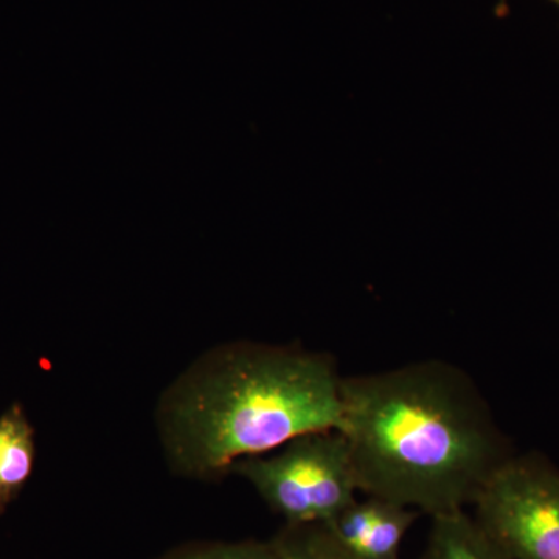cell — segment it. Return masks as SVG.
I'll list each match as a JSON object with an SVG mask.
<instances>
[{
    "label": "cell",
    "mask_w": 559,
    "mask_h": 559,
    "mask_svg": "<svg viewBox=\"0 0 559 559\" xmlns=\"http://www.w3.org/2000/svg\"><path fill=\"white\" fill-rule=\"evenodd\" d=\"M342 404L359 491L430 518L473 506L514 455L477 385L444 360L342 378Z\"/></svg>",
    "instance_id": "6da1fadb"
},
{
    "label": "cell",
    "mask_w": 559,
    "mask_h": 559,
    "mask_svg": "<svg viewBox=\"0 0 559 559\" xmlns=\"http://www.w3.org/2000/svg\"><path fill=\"white\" fill-rule=\"evenodd\" d=\"M342 425V377L333 358L272 345L215 349L160 404L168 457L197 477L226 474L238 460Z\"/></svg>",
    "instance_id": "7a4b0ae2"
},
{
    "label": "cell",
    "mask_w": 559,
    "mask_h": 559,
    "mask_svg": "<svg viewBox=\"0 0 559 559\" xmlns=\"http://www.w3.org/2000/svg\"><path fill=\"white\" fill-rule=\"evenodd\" d=\"M238 474L286 525L326 524L358 499L347 437L340 429L305 433L275 454L238 460Z\"/></svg>",
    "instance_id": "3957f363"
},
{
    "label": "cell",
    "mask_w": 559,
    "mask_h": 559,
    "mask_svg": "<svg viewBox=\"0 0 559 559\" xmlns=\"http://www.w3.org/2000/svg\"><path fill=\"white\" fill-rule=\"evenodd\" d=\"M476 521L513 559H559V468L539 452L513 455L476 502Z\"/></svg>",
    "instance_id": "277c9868"
},
{
    "label": "cell",
    "mask_w": 559,
    "mask_h": 559,
    "mask_svg": "<svg viewBox=\"0 0 559 559\" xmlns=\"http://www.w3.org/2000/svg\"><path fill=\"white\" fill-rule=\"evenodd\" d=\"M419 514L417 510L392 500L366 496V499L349 503L323 525L355 557L400 559L403 540Z\"/></svg>",
    "instance_id": "5b68a950"
},
{
    "label": "cell",
    "mask_w": 559,
    "mask_h": 559,
    "mask_svg": "<svg viewBox=\"0 0 559 559\" xmlns=\"http://www.w3.org/2000/svg\"><path fill=\"white\" fill-rule=\"evenodd\" d=\"M421 559H513L465 510L432 516Z\"/></svg>",
    "instance_id": "8992f818"
},
{
    "label": "cell",
    "mask_w": 559,
    "mask_h": 559,
    "mask_svg": "<svg viewBox=\"0 0 559 559\" xmlns=\"http://www.w3.org/2000/svg\"><path fill=\"white\" fill-rule=\"evenodd\" d=\"M33 462L31 423L20 406H13L0 417V513L31 477Z\"/></svg>",
    "instance_id": "52a82bcc"
},
{
    "label": "cell",
    "mask_w": 559,
    "mask_h": 559,
    "mask_svg": "<svg viewBox=\"0 0 559 559\" xmlns=\"http://www.w3.org/2000/svg\"><path fill=\"white\" fill-rule=\"evenodd\" d=\"M271 544L277 559H360L345 550L323 524L286 525Z\"/></svg>",
    "instance_id": "ba28073f"
},
{
    "label": "cell",
    "mask_w": 559,
    "mask_h": 559,
    "mask_svg": "<svg viewBox=\"0 0 559 559\" xmlns=\"http://www.w3.org/2000/svg\"><path fill=\"white\" fill-rule=\"evenodd\" d=\"M164 559H277L271 543L241 540V543H213L187 547Z\"/></svg>",
    "instance_id": "9c48e42d"
},
{
    "label": "cell",
    "mask_w": 559,
    "mask_h": 559,
    "mask_svg": "<svg viewBox=\"0 0 559 559\" xmlns=\"http://www.w3.org/2000/svg\"><path fill=\"white\" fill-rule=\"evenodd\" d=\"M550 2L557 3V5L559 7V0H550Z\"/></svg>",
    "instance_id": "30bf717a"
}]
</instances>
